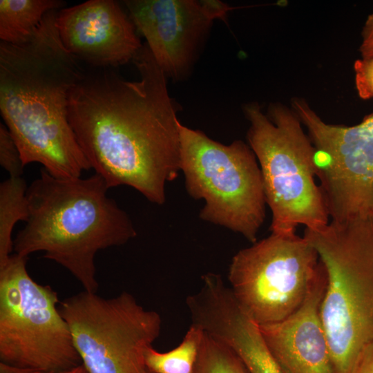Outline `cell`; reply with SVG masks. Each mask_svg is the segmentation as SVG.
I'll use <instances>...</instances> for the list:
<instances>
[{"label":"cell","mask_w":373,"mask_h":373,"mask_svg":"<svg viewBox=\"0 0 373 373\" xmlns=\"http://www.w3.org/2000/svg\"><path fill=\"white\" fill-rule=\"evenodd\" d=\"M133 62L138 80L106 68L85 73L69 93L68 121L91 169L109 189L131 186L162 204L166 184L181 171L180 107L146 43Z\"/></svg>","instance_id":"cell-1"},{"label":"cell","mask_w":373,"mask_h":373,"mask_svg":"<svg viewBox=\"0 0 373 373\" xmlns=\"http://www.w3.org/2000/svg\"><path fill=\"white\" fill-rule=\"evenodd\" d=\"M48 12L26 42H0V111L24 166L36 162L58 178L91 169L68 117L71 88L83 77L81 61L63 46Z\"/></svg>","instance_id":"cell-2"},{"label":"cell","mask_w":373,"mask_h":373,"mask_svg":"<svg viewBox=\"0 0 373 373\" xmlns=\"http://www.w3.org/2000/svg\"><path fill=\"white\" fill-rule=\"evenodd\" d=\"M99 175L58 178L44 168L28 186V217L13 240L15 254L41 251L82 285L97 293L96 254L125 244L137 235L126 214L108 195Z\"/></svg>","instance_id":"cell-3"},{"label":"cell","mask_w":373,"mask_h":373,"mask_svg":"<svg viewBox=\"0 0 373 373\" xmlns=\"http://www.w3.org/2000/svg\"><path fill=\"white\" fill-rule=\"evenodd\" d=\"M303 236L326 273L321 317L336 373H358L373 350V218L332 221Z\"/></svg>","instance_id":"cell-4"},{"label":"cell","mask_w":373,"mask_h":373,"mask_svg":"<svg viewBox=\"0 0 373 373\" xmlns=\"http://www.w3.org/2000/svg\"><path fill=\"white\" fill-rule=\"evenodd\" d=\"M244 113L250 123L249 146L258 160L266 202L272 213V233H296L329 223V213L316 183L314 146L304 133L297 115L273 104L268 116L257 103L247 104Z\"/></svg>","instance_id":"cell-5"},{"label":"cell","mask_w":373,"mask_h":373,"mask_svg":"<svg viewBox=\"0 0 373 373\" xmlns=\"http://www.w3.org/2000/svg\"><path fill=\"white\" fill-rule=\"evenodd\" d=\"M180 170L189 194L205 204L202 220L239 233L252 242L265 218L260 168L246 143L218 142L180 124Z\"/></svg>","instance_id":"cell-6"},{"label":"cell","mask_w":373,"mask_h":373,"mask_svg":"<svg viewBox=\"0 0 373 373\" xmlns=\"http://www.w3.org/2000/svg\"><path fill=\"white\" fill-rule=\"evenodd\" d=\"M27 259L12 254L0 268L1 362L47 373L79 366L57 293L31 278Z\"/></svg>","instance_id":"cell-7"},{"label":"cell","mask_w":373,"mask_h":373,"mask_svg":"<svg viewBox=\"0 0 373 373\" xmlns=\"http://www.w3.org/2000/svg\"><path fill=\"white\" fill-rule=\"evenodd\" d=\"M59 310L88 373H146L145 352L159 337L161 318L126 291L105 298L84 290Z\"/></svg>","instance_id":"cell-8"},{"label":"cell","mask_w":373,"mask_h":373,"mask_svg":"<svg viewBox=\"0 0 373 373\" xmlns=\"http://www.w3.org/2000/svg\"><path fill=\"white\" fill-rule=\"evenodd\" d=\"M320 265L304 236L271 233L233 256L228 278L242 310L264 325L285 319L301 305Z\"/></svg>","instance_id":"cell-9"},{"label":"cell","mask_w":373,"mask_h":373,"mask_svg":"<svg viewBox=\"0 0 373 373\" xmlns=\"http://www.w3.org/2000/svg\"><path fill=\"white\" fill-rule=\"evenodd\" d=\"M292 104L314 146L316 175L332 221L373 218V113L346 126L325 123L302 99Z\"/></svg>","instance_id":"cell-10"},{"label":"cell","mask_w":373,"mask_h":373,"mask_svg":"<svg viewBox=\"0 0 373 373\" xmlns=\"http://www.w3.org/2000/svg\"><path fill=\"white\" fill-rule=\"evenodd\" d=\"M135 28L145 37L167 77L182 80L191 72L216 19L231 9L215 0H127Z\"/></svg>","instance_id":"cell-11"},{"label":"cell","mask_w":373,"mask_h":373,"mask_svg":"<svg viewBox=\"0 0 373 373\" xmlns=\"http://www.w3.org/2000/svg\"><path fill=\"white\" fill-rule=\"evenodd\" d=\"M55 25L64 48L95 68L133 61L143 45L129 15L113 0H90L61 8Z\"/></svg>","instance_id":"cell-12"},{"label":"cell","mask_w":373,"mask_h":373,"mask_svg":"<svg viewBox=\"0 0 373 373\" xmlns=\"http://www.w3.org/2000/svg\"><path fill=\"white\" fill-rule=\"evenodd\" d=\"M326 283L321 261L301 305L280 321L259 325L270 352L285 373H336L321 317Z\"/></svg>","instance_id":"cell-13"},{"label":"cell","mask_w":373,"mask_h":373,"mask_svg":"<svg viewBox=\"0 0 373 373\" xmlns=\"http://www.w3.org/2000/svg\"><path fill=\"white\" fill-rule=\"evenodd\" d=\"M64 4L60 0H1V41L11 44L27 41L45 15L61 9Z\"/></svg>","instance_id":"cell-14"},{"label":"cell","mask_w":373,"mask_h":373,"mask_svg":"<svg viewBox=\"0 0 373 373\" xmlns=\"http://www.w3.org/2000/svg\"><path fill=\"white\" fill-rule=\"evenodd\" d=\"M27 189L21 177H9L0 184V268L12 255L15 224L28 219Z\"/></svg>","instance_id":"cell-15"},{"label":"cell","mask_w":373,"mask_h":373,"mask_svg":"<svg viewBox=\"0 0 373 373\" xmlns=\"http://www.w3.org/2000/svg\"><path fill=\"white\" fill-rule=\"evenodd\" d=\"M204 334L201 327L192 323L174 349L160 352L149 347L145 352L147 370L154 373H194Z\"/></svg>","instance_id":"cell-16"},{"label":"cell","mask_w":373,"mask_h":373,"mask_svg":"<svg viewBox=\"0 0 373 373\" xmlns=\"http://www.w3.org/2000/svg\"><path fill=\"white\" fill-rule=\"evenodd\" d=\"M227 343L249 373H285L270 352L258 326L247 324L238 327Z\"/></svg>","instance_id":"cell-17"},{"label":"cell","mask_w":373,"mask_h":373,"mask_svg":"<svg viewBox=\"0 0 373 373\" xmlns=\"http://www.w3.org/2000/svg\"><path fill=\"white\" fill-rule=\"evenodd\" d=\"M194 373H249L229 347L204 332Z\"/></svg>","instance_id":"cell-18"},{"label":"cell","mask_w":373,"mask_h":373,"mask_svg":"<svg viewBox=\"0 0 373 373\" xmlns=\"http://www.w3.org/2000/svg\"><path fill=\"white\" fill-rule=\"evenodd\" d=\"M0 164L9 177H21L24 165L20 151L6 125L0 124Z\"/></svg>","instance_id":"cell-19"},{"label":"cell","mask_w":373,"mask_h":373,"mask_svg":"<svg viewBox=\"0 0 373 373\" xmlns=\"http://www.w3.org/2000/svg\"><path fill=\"white\" fill-rule=\"evenodd\" d=\"M354 67L359 97L363 99H373V57L356 60Z\"/></svg>","instance_id":"cell-20"},{"label":"cell","mask_w":373,"mask_h":373,"mask_svg":"<svg viewBox=\"0 0 373 373\" xmlns=\"http://www.w3.org/2000/svg\"><path fill=\"white\" fill-rule=\"evenodd\" d=\"M363 40L360 52L363 58L373 57V14L369 15L362 32Z\"/></svg>","instance_id":"cell-21"},{"label":"cell","mask_w":373,"mask_h":373,"mask_svg":"<svg viewBox=\"0 0 373 373\" xmlns=\"http://www.w3.org/2000/svg\"><path fill=\"white\" fill-rule=\"evenodd\" d=\"M0 373H47L41 370L22 367L0 362Z\"/></svg>","instance_id":"cell-22"},{"label":"cell","mask_w":373,"mask_h":373,"mask_svg":"<svg viewBox=\"0 0 373 373\" xmlns=\"http://www.w3.org/2000/svg\"><path fill=\"white\" fill-rule=\"evenodd\" d=\"M358 373H373V350L367 354Z\"/></svg>","instance_id":"cell-23"},{"label":"cell","mask_w":373,"mask_h":373,"mask_svg":"<svg viewBox=\"0 0 373 373\" xmlns=\"http://www.w3.org/2000/svg\"><path fill=\"white\" fill-rule=\"evenodd\" d=\"M55 373H88V372L86 371L84 365L82 364L75 367Z\"/></svg>","instance_id":"cell-24"},{"label":"cell","mask_w":373,"mask_h":373,"mask_svg":"<svg viewBox=\"0 0 373 373\" xmlns=\"http://www.w3.org/2000/svg\"><path fill=\"white\" fill-rule=\"evenodd\" d=\"M146 373H154V372H151V371H149V370H148L147 372H146Z\"/></svg>","instance_id":"cell-25"}]
</instances>
